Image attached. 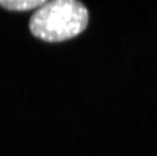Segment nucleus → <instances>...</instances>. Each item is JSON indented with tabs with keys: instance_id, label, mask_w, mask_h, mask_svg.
I'll list each match as a JSON object with an SVG mask.
<instances>
[{
	"instance_id": "f257e3e1",
	"label": "nucleus",
	"mask_w": 157,
	"mask_h": 156,
	"mask_svg": "<svg viewBox=\"0 0 157 156\" xmlns=\"http://www.w3.org/2000/svg\"><path fill=\"white\" fill-rule=\"evenodd\" d=\"M89 11L75 0L46 2L30 18V30L37 38L47 42H61L78 36L86 30Z\"/></svg>"
},
{
	"instance_id": "f03ea898",
	"label": "nucleus",
	"mask_w": 157,
	"mask_h": 156,
	"mask_svg": "<svg viewBox=\"0 0 157 156\" xmlns=\"http://www.w3.org/2000/svg\"><path fill=\"white\" fill-rule=\"evenodd\" d=\"M46 0H0V6L9 10L26 11L42 6Z\"/></svg>"
}]
</instances>
